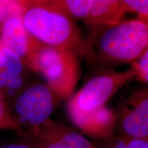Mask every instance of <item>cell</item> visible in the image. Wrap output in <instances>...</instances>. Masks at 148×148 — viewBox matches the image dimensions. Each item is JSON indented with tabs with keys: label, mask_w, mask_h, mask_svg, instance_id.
I'll list each match as a JSON object with an SVG mask.
<instances>
[{
	"label": "cell",
	"mask_w": 148,
	"mask_h": 148,
	"mask_svg": "<svg viewBox=\"0 0 148 148\" xmlns=\"http://www.w3.org/2000/svg\"><path fill=\"white\" fill-rule=\"evenodd\" d=\"M123 134L134 138H148V90L143 88L134 92L120 103L116 113Z\"/></svg>",
	"instance_id": "obj_7"
},
{
	"label": "cell",
	"mask_w": 148,
	"mask_h": 148,
	"mask_svg": "<svg viewBox=\"0 0 148 148\" xmlns=\"http://www.w3.org/2000/svg\"><path fill=\"white\" fill-rule=\"evenodd\" d=\"M122 8L125 11L136 12L138 18L147 21L148 0H120Z\"/></svg>",
	"instance_id": "obj_14"
},
{
	"label": "cell",
	"mask_w": 148,
	"mask_h": 148,
	"mask_svg": "<svg viewBox=\"0 0 148 148\" xmlns=\"http://www.w3.org/2000/svg\"><path fill=\"white\" fill-rule=\"evenodd\" d=\"M135 77L136 72L132 66L124 71L102 70L88 79L71 97L67 112H88L105 106L120 88Z\"/></svg>",
	"instance_id": "obj_4"
},
{
	"label": "cell",
	"mask_w": 148,
	"mask_h": 148,
	"mask_svg": "<svg viewBox=\"0 0 148 148\" xmlns=\"http://www.w3.org/2000/svg\"><path fill=\"white\" fill-rule=\"evenodd\" d=\"M75 18L85 19L89 10V0H58Z\"/></svg>",
	"instance_id": "obj_13"
},
{
	"label": "cell",
	"mask_w": 148,
	"mask_h": 148,
	"mask_svg": "<svg viewBox=\"0 0 148 148\" xmlns=\"http://www.w3.org/2000/svg\"><path fill=\"white\" fill-rule=\"evenodd\" d=\"M124 13L120 0H89L84 21L96 27H106L121 21Z\"/></svg>",
	"instance_id": "obj_10"
},
{
	"label": "cell",
	"mask_w": 148,
	"mask_h": 148,
	"mask_svg": "<svg viewBox=\"0 0 148 148\" xmlns=\"http://www.w3.org/2000/svg\"><path fill=\"white\" fill-rule=\"evenodd\" d=\"M58 97L43 83L25 88L16 97L13 114L19 129L37 127L50 119Z\"/></svg>",
	"instance_id": "obj_5"
},
{
	"label": "cell",
	"mask_w": 148,
	"mask_h": 148,
	"mask_svg": "<svg viewBox=\"0 0 148 148\" xmlns=\"http://www.w3.org/2000/svg\"><path fill=\"white\" fill-rule=\"evenodd\" d=\"M27 30L36 39L84 58L86 40L75 18L58 0H17Z\"/></svg>",
	"instance_id": "obj_1"
},
{
	"label": "cell",
	"mask_w": 148,
	"mask_h": 148,
	"mask_svg": "<svg viewBox=\"0 0 148 148\" xmlns=\"http://www.w3.org/2000/svg\"><path fill=\"white\" fill-rule=\"evenodd\" d=\"M17 131L21 138L38 148H95L79 131L51 119L37 127Z\"/></svg>",
	"instance_id": "obj_6"
},
{
	"label": "cell",
	"mask_w": 148,
	"mask_h": 148,
	"mask_svg": "<svg viewBox=\"0 0 148 148\" xmlns=\"http://www.w3.org/2000/svg\"><path fill=\"white\" fill-rule=\"evenodd\" d=\"M92 143L95 148H148V138L113 134L105 139L92 142Z\"/></svg>",
	"instance_id": "obj_12"
},
{
	"label": "cell",
	"mask_w": 148,
	"mask_h": 148,
	"mask_svg": "<svg viewBox=\"0 0 148 148\" xmlns=\"http://www.w3.org/2000/svg\"><path fill=\"white\" fill-rule=\"evenodd\" d=\"M79 59L73 53L38 40L28 68L41 74L58 98L73 93L79 78Z\"/></svg>",
	"instance_id": "obj_3"
},
{
	"label": "cell",
	"mask_w": 148,
	"mask_h": 148,
	"mask_svg": "<svg viewBox=\"0 0 148 148\" xmlns=\"http://www.w3.org/2000/svg\"><path fill=\"white\" fill-rule=\"evenodd\" d=\"M1 35L2 47L17 55L28 67L38 40L27 30L21 16H13L3 21Z\"/></svg>",
	"instance_id": "obj_9"
},
{
	"label": "cell",
	"mask_w": 148,
	"mask_h": 148,
	"mask_svg": "<svg viewBox=\"0 0 148 148\" xmlns=\"http://www.w3.org/2000/svg\"><path fill=\"white\" fill-rule=\"evenodd\" d=\"M68 115L79 132L93 141L105 139L114 134L116 113L106 105L88 112H69Z\"/></svg>",
	"instance_id": "obj_8"
},
{
	"label": "cell",
	"mask_w": 148,
	"mask_h": 148,
	"mask_svg": "<svg viewBox=\"0 0 148 148\" xmlns=\"http://www.w3.org/2000/svg\"><path fill=\"white\" fill-rule=\"evenodd\" d=\"M147 21L140 18L121 20L100 27L93 39L86 40L84 58L100 69L132 63L148 49Z\"/></svg>",
	"instance_id": "obj_2"
},
{
	"label": "cell",
	"mask_w": 148,
	"mask_h": 148,
	"mask_svg": "<svg viewBox=\"0 0 148 148\" xmlns=\"http://www.w3.org/2000/svg\"><path fill=\"white\" fill-rule=\"evenodd\" d=\"M0 148H38L34 144H33L28 140L23 139L19 142H12L0 146Z\"/></svg>",
	"instance_id": "obj_17"
},
{
	"label": "cell",
	"mask_w": 148,
	"mask_h": 148,
	"mask_svg": "<svg viewBox=\"0 0 148 148\" xmlns=\"http://www.w3.org/2000/svg\"><path fill=\"white\" fill-rule=\"evenodd\" d=\"M0 129L18 130L19 129L17 121L7 108L3 95L0 92Z\"/></svg>",
	"instance_id": "obj_15"
},
{
	"label": "cell",
	"mask_w": 148,
	"mask_h": 148,
	"mask_svg": "<svg viewBox=\"0 0 148 148\" xmlns=\"http://www.w3.org/2000/svg\"><path fill=\"white\" fill-rule=\"evenodd\" d=\"M2 45H1V40H0V49H1L2 48Z\"/></svg>",
	"instance_id": "obj_18"
},
{
	"label": "cell",
	"mask_w": 148,
	"mask_h": 148,
	"mask_svg": "<svg viewBox=\"0 0 148 148\" xmlns=\"http://www.w3.org/2000/svg\"><path fill=\"white\" fill-rule=\"evenodd\" d=\"M23 61L17 55L2 47L0 49V92L1 90H17L22 86Z\"/></svg>",
	"instance_id": "obj_11"
},
{
	"label": "cell",
	"mask_w": 148,
	"mask_h": 148,
	"mask_svg": "<svg viewBox=\"0 0 148 148\" xmlns=\"http://www.w3.org/2000/svg\"><path fill=\"white\" fill-rule=\"evenodd\" d=\"M136 72V78L140 82H148V49L132 63Z\"/></svg>",
	"instance_id": "obj_16"
}]
</instances>
